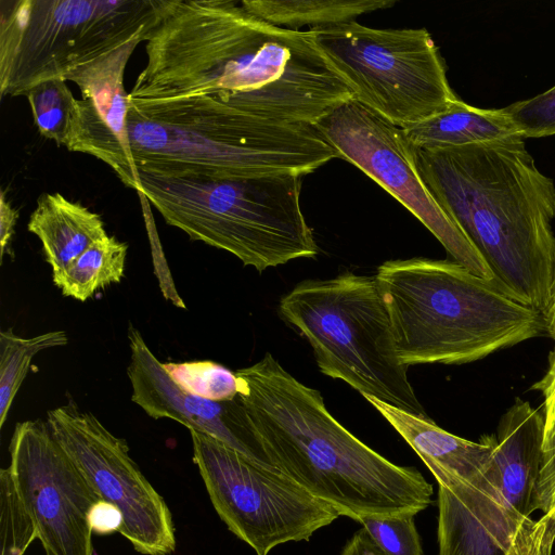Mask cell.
Wrapping results in <instances>:
<instances>
[{"label": "cell", "instance_id": "obj_1", "mask_svg": "<svg viewBox=\"0 0 555 555\" xmlns=\"http://www.w3.org/2000/svg\"><path fill=\"white\" fill-rule=\"evenodd\" d=\"M248 416L275 468L339 516H415L431 503L418 469L397 465L347 430L319 390L272 356L235 371Z\"/></svg>", "mask_w": 555, "mask_h": 555}, {"label": "cell", "instance_id": "obj_2", "mask_svg": "<svg viewBox=\"0 0 555 555\" xmlns=\"http://www.w3.org/2000/svg\"><path fill=\"white\" fill-rule=\"evenodd\" d=\"M415 163L496 279L543 314L555 259V182L538 168L525 139L415 149Z\"/></svg>", "mask_w": 555, "mask_h": 555}, {"label": "cell", "instance_id": "obj_3", "mask_svg": "<svg viewBox=\"0 0 555 555\" xmlns=\"http://www.w3.org/2000/svg\"><path fill=\"white\" fill-rule=\"evenodd\" d=\"M127 131L137 170L162 177H302L337 157L314 126L255 115L217 94L128 95Z\"/></svg>", "mask_w": 555, "mask_h": 555}, {"label": "cell", "instance_id": "obj_4", "mask_svg": "<svg viewBox=\"0 0 555 555\" xmlns=\"http://www.w3.org/2000/svg\"><path fill=\"white\" fill-rule=\"evenodd\" d=\"M375 276L408 367L469 363L545 334L539 310L454 260H388Z\"/></svg>", "mask_w": 555, "mask_h": 555}, {"label": "cell", "instance_id": "obj_5", "mask_svg": "<svg viewBox=\"0 0 555 555\" xmlns=\"http://www.w3.org/2000/svg\"><path fill=\"white\" fill-rule=\"evenodd\" d=\"M138 173V193L167 224L232 254L244 266L262 272L319 253L301 211L299 176L208 179Z\"/></svg>", "mask_w": 555, "mask_h": 555}, {"label": "cell", "instance_id": "obj_6", "mask_svg": "<svg viewBox=\"0 0 555 555\" xmlns=\"http://www.w3.org/2000/svg\"><path fill=\"white\" fill-rule=\"evenodd\" d=\"M282 317L311 345L320 371L363 397L428 417L396 353L375 275L305 280L280 301Z\"/></svg>", "mask_w": 555, "mask_h": 555}, {"label": "cell", "instance_id": "obj_7", "mask_svg": "<svg viewBox=\"0 0 555 555\" xmlns=\"http://www.w3.org/2000/svg\"><path fill=\"white\" fill-rule=\"evenodd\" d=\"M169 0H1L0 94L35 86L133 41H147Z\"/></svg>", "mask_w": 555, "mask_h": 555}, {"label": "cell", "instance_id": "obj_8", "mask_svg": "<svg viewBox=\"0 0 555 555\" xmlns=\"http://www.w3.org/2000/svg\"><path fill=\"white\" fill-rule=\"evenodd\" d=\"M309 30L353 100L399 127L459 100L425 28H372L353 21Z\"/></svg>", "mask_w": 555, "mask_h": 555}, {"label": "cell", "instance_id": "obj_9", "mask_svg": "<svg viewBox=\"0 0 555 555\" xmlns=\"http://www.w3.org/2000/svg\"><path fill=\"white\" fill-rule=\"evenodd\" d=\"M207 94L255 115L312 126L353 100L309 29L263 21L215 76Z\"/></svg>", "mask_w": 555, "mask_h": 555}, {"label": "cell", "instance_id": "obj_10", "mask_svg": "<svg viewBox=\"0 0 555 555\" xmlns=\"http://www.w3.org/2000/svg\"><path fill=\"white\" fill-rule=\"evenodd\" d=\"M190 434L193 460L215 511L256 555L309 540L339 517L278 468L262 466L202 431Z\"/></svg>", "mask_w": 555, "mask_h": 555}, {"label": "cell", "instance_id": "obj_11", "mask_svg": "<svg viewBox=\"0 0 555 555\" xmlns=\"http://www.w3.org/2000/svg\"><path fill=\"white\" fill-rule=\"evenodd\" d=\"M340 157L363 171L412 212L454 261L486 280H496L479 249L423 182L415 149L403 129L351 100L314 125Z\"/></svg>", "mask_w": 555, "mask_h": 555}, {"label": "cell", "instance_id": "obj_12", "mask_svg": "<svg viewBox=\"0 0 555 555\" xmlns=\"http://www.w3.org/2000/svg\"><path fill=\"white\" fill-rule=\"evenodd\" d=\"M47 423L95 493L121 515L119 533L143 555L176 550L175 525L164 498L142 474L126 441L73 400L47 413Z\"/></svg>", "mask_w": 555, "mask_h": 555}, {"label": "cell", "instance_id": "obj_13", "mask_svg": "<svg viewBox=\"0 0 555 555\" xmlns=\"http://www.w3.org/2000/svg\"><path fill=\"white\" fill-rule=\"evenodd\" d=\"M10 470L46 555H93L92 514L103 501L47 421L15 424Z\"/></svg>", "mask_w": 555, "mask_h": 555}, {"label": "cell", "instance_id": "obj_14", "mask_svg": "<svg viewBox=\"0 0 555 555\" xmlns=\"http://www.w3.org/2000/svg\"><path fill=\"white\" fill-rule=\"evenodd\" d=\"M131 400L155 420L171 418L209 435L247 459L275 468L240 397L214 401L184 391L166 372L140 331L128 327Z\"/></svg>", "mask_w": 555, "mask_h": 555}, {"label": "cell", "instance_id": "obj_15", "mask_svg": "<svg viewBox=\"0 0 555 555\" xmlns=\"http://www.w3.org/2000/svg\"><path fill=\"white\" fill-rule=\"evenodd\" d=\"M140 41L129 42L65 76L81 92L65 147L107 165L128 188L140 191L127 131L126 65Z\"/></svg>", "mask_w": 555, "mask_h": 555}, {"label": "cell", "instance_id": "obj_16", "mask_svg": "<svg viewBox=\"0 0 555 555\" xmlns=\"http://www.w3.org/2000/svg\"><path fill=\"white\" fill-rule=\"evenodd\" d=\"M531 520L504 499L494 460L476 480L438 486V555H511Z\"/></svg>", "mask_w": 555, "mask_h": 555}, {"label": "cell", "instance_id": "obj_17", "mask_svg": "<svg viewBox=\"0 0 555 555\" xmlns=\"http://www.w3.org/2000/svg\"><path fill=\"white\" fill-rule=\"evenodd\" d=\"M364 398L414 450L438 486L476 480L492 466L495 436L486 435L474 442L448 433L429 417L405 412L374 397Z\"/></svg>", "mask_w": 555, "mask_h": 555}, {"label": "cell", "instance_id": "obj_18", "mask_svg": "<svg viewBox=\"0 0 555 555\" xmlns=\"http://www.w3.org/2000/svg\"><path fill=\"white\" fill-rule=\"evenodd\" d=\"M543 431V413L519 398L501 416L498 425L494 462L500 487L508 505L524 518H530L535 511Z\"/></svg>", "mask_w": 555, "mask_h": 555}, {"label": "cell", "instance_id": "obj_19", "mask_svg": "<svg viewBox=\"0 0 555 555\" xmlns=\"http://www.w3.org/2000/svg\"><path fill=\"white\" fill-rule=\"evenodd\" d=\"M27 229L41 242L52 274L65 270L92 244L107 235L101 216L60 193H43Z\"/></svg>", "mask_w": 555, "mask_h": 555}, {"label": "cell", "instance_id": "obj_20", "mask_svg": "<svg viewBox=\"0 0 555 555\" xmlns=\"http://www.w3.org/2000/svg\"><path fill=\"white\" fill-rule=\"evenodd\" d=\"M401 128L412 145L421 150L522 138L503 108H481L461 99L438 114Z\"/></svg>", "mask_w": 555, "mask_h": 555}, {"label": "cell", "instance_id": "obj_21", "mask_svg": "<svg viewBox=\"0 0 555 555\" xmlns=\"http://www.w3.org/2000/svg\"><path fill=\"white\" fill-rule=\"evenodd\" d=\"M253 16L276 27L299 30L353 22L376 10L389 9L393 0H243Z\"/></svg>", "mask_w": 555, "mask_h": 555}, {"label": "cell", "instance_id": "obj_22", "mask_svg": "<svg viewBox=\"0 0 555 555\" xmlns=\"http://www.w3.org/2000/svg\"><path fill=\"white\" fill-rule=\"evenodd\" d=\"M128 244L106 235L92 244L52 280L65 297L79 301L90 299L99 289L121 281Z\"/></svg>", "mask_w": 555, "mask_h": 555}, {"label": "cell", "instance_id": "obj_23", "mask_svg": "<svg viewBox=\"0 0 555 555\" xmlns=\"http://www.w3.org/2000/svg\"><path fill=\"white\" fill-rule=\"evenodd\" d=\"M64 331H52L34 337H21L12 328L0 333V428L3 427L13 400L26 377L31 359L40 351L65 346Z\"/></svg>", "mask_w": 555, "mask_h": 555}, {"label": "cell", "instance_id": "obj_24", "mask_svg": "<svg viewBox=\"0 0 555 555\" xmlns=\"http://www.w3.org/2000/svg\"><path fill=\"white\" fill-rule=\"evenodd\" d=\"M38 132L65 146L74 119L77 99L63 79L43 81L26 93Z\"/></svg>", "mask_w": 555, "mask_h": 555}, {"label": "cell", "instance_id": "obj_25", "mask_svg": "<svg viewBox=\"0 0 555 555\" xmlns=\"http://www.w3.org/2000/svg\"><path fill=\"white\" fill-rule=\"evenodd\" d=\"M166 372L184 391L214 401L238 397L240 379L235 372L209 361L164 363Z\"/></svg>", "mask_w": 555, "mask_h": 555}, {"label": "cell", "instance_id": "obj_26", "mask_svg": "<svg viewBox=\"0 0 555 555\" xmlns=\"http://www.w3.org/2000/svg\"><path fill=\"white\" fill-rule=\"evenodd\" d=\"M38 539L35 522L24 505L9 467L0 470L1 555H24Z\"/></svg>", "mask_w": 555, "mask_h": 555}, {"label": "cell", "instance_id": "obj_27", "mask_svg": "<svg viewBox=\"0 0 555 555\" xmlns=\"http://www.w3.org/2000/svg\"><path fill=\"white\" fill-rule=\"evenodd\" d=\"M359 522L383 555H424L414 516L366 517Z\"/></svg>", "mask_w": 555, "mask_h": 555}, {"label": "cell", "instance_id": "obj_28", "mask_svg": "<svg viewBox=\"0 0 555 555\" xmlns=\"http://www.w3.org/2000/svg\"><path fill=\"white\" fill-rule=\"evenodd\" d=\"M526 139L555 134V86L532 98L503 107Z\"/></svg>", "mask_w": 555, "mask_h": 555}, {"label": "cell", "instance_id": "obj_29", "mask_svg": "<svg viewBox=\"0 0 555 555\" xmlns=\"http://www.w3.org/2000/svg\"><path fill=\"white\" fill-rule=\"evenodd\" d=\"M554 543L555 517L543 515L524 528L511 555H552Z\"/></svg>", "mask_w": 555, "mask_h": 555}, {"label": "cell", "instance_id": "obj_30", "mask_svg": "<svg viewBox=\"0 0 555 555\" xmlns=\"http://www.w3.org/2000/svg\"><path fill=\"white\" fill-rule=\"evenodd\" d=\"M542 465L535 492V509L555 516V441L542 449Z\"/></svg>", "mask_w": 555, "mask_h": 555}, {"label": "cell", "instance_id": "obj_31", "mask_svg": "<svg viewBox=\"0 0 555 555\" xmlns=\"http://www.w3.org/2000/svg\"><path fill=\"white\" fill-rule=\"evenodd\" d=\"M543 397V448L555 441V348L548 358V369L544 376L532 385Z\"/></svg>", "mask_w": 555, "mask_h": 555}, {"label": "cell", "instance_id": "obj_32", "mask_svg": "<svg viewBox=\"0 0 555 555\" xmlns=\"http://www.w3.org/2000/svg\"><path fill=\"white\" fill-rule=\"evenodd\" d=\"M5 191H1L0 196V258L1 262L4 254H11V242L15 232V225L18 219V210L12 206L5 196Z\"/></svg>", "mask_w": 555, "mask_h": 555}, {"label": "cell", "instance_id": "obj_33", "mask_svg": "<svg viewBox=\"0 0 555 555\" xmlns=\"http://www.w3.org/2000/svg\"><path fill=\"white\" fill-rule=\"evenodd\" d=\"M92 527L96 533L119 532L121 515L115 506L101 501L93 511Z\"/></svg>", "mask_w": 555, "mask_h": 555}, {"label": "cell", "instance_id": "obj_34", "mask_svg": "<svg viewBox=\"0 0 555 555\" xmlns=\"http://www.w3.org/2000/svg\"><path fill=\"white\" fill-rule=\"evenodd\" d=\"M542 315L545 323V334L555 340V259L550 289V300Z\"/></svg>", "mask_w": 555, "mask_h": 555}, {"label": "cell", "instance_id": "obj_35", "mask_svg": "<svg viewBox=\"0 0 555 555\" xmlns=\"http://www.w3.org/2000/svg\"><path fill=\"white\" fill-rule=\"evenodd\" d=\"M555 517V516H554Z\"/></svg>", "mask_w": 555, "mask_h": 555}]
</instances>
